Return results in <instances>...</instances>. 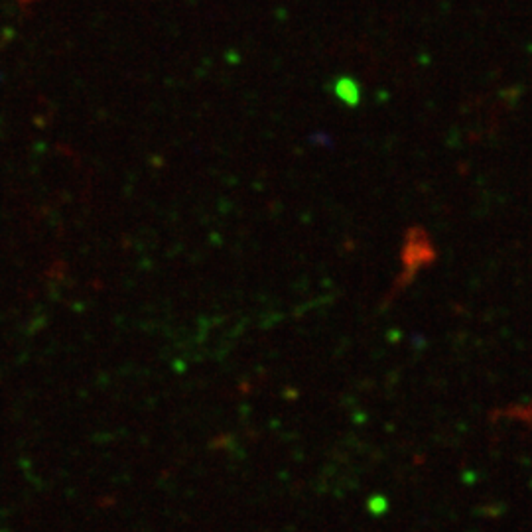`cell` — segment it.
<instances>
[{"instance_id":"1","label":"cell","mask_w":532,"mask_h":532,"mask_svg":"<svg viewBox=\"0 0 532 532\" xmlns=\"http://www.w3.org/2000/svg\"><path fill=\"white\" fill-rule=\"evenodd\" d=\"M343 83H345L347 89H345V91H343V89H337V93H339L345 101H351V99L355 101V99H357V89L353 85V81H343Z\"/></svg>"}]
</instances>
